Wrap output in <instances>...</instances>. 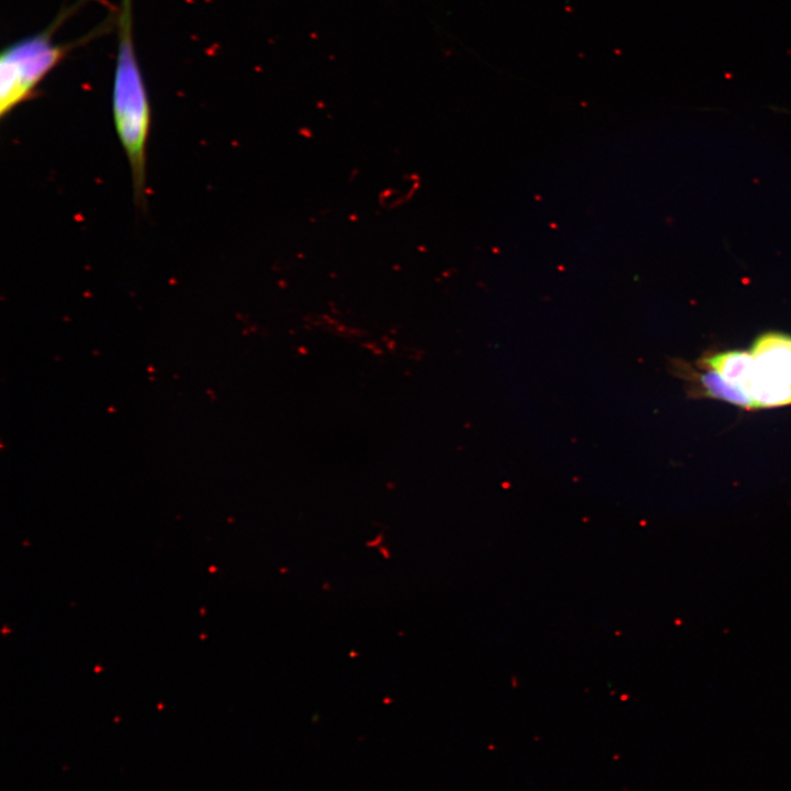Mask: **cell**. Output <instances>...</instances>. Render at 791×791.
Returning a JSON list of instances; mask_svg holds the SVG:
<instances>
[{
    "label": "cell",
    "mask_w": 791,
    "mask_h": 791,
    "mask_svg": "<svg viewBox=\"0 0 791 791\" xmlns=\"http://www.w3.org/2000/svg\"><path fill=\"white\" fill-rule=\"evenodd\" d=\"M700 383L705 393L712 398L744 408H753L750 399L742 390L727 382L712 369L706 368V371L700 375Z\"/></svg>",
    "instance_id": "obj_4"
},
{
    "label": "cell",
    "mask_w": 791,
    "mask_h": 791,
    "mask_svg": "<svg viewBox=\"0 0 791 791\" xmlns=\"http://www.w3.org/2000/svg\"><path fill=\"white\" fill-rule=\"evenodd\" d=\"M66 8L45 30L8 45L0 56V118L4 119L18 105L35 97L41 81L65 56L80 43H87L102 34L108 23L71 43L53 41L55 31L78 8Z\"/></svg>",
    "instance_id": "obj_2"
},
{
    "label": "cell",
    "mask_w": 791,
    "mask_h": 791,
    "mask_svg": "<svg viewBox=\"0 0 791 791\" xmlns=\"http://www.w3.org/2000/svg\"><path fill=\"white\" fill-rule=\"evenodd\" d=\"M118 51L112 110L115 131L127 157L135 203L146 205V149L151 104L133 36V0H122L116 15Z\"/></svg>",
    "instance_id": "obj_1"
},
{
    "label": "cell",
    "mask_w": 791,
    "mask_h": 791,
    "mask_svg": "<svg viewBox=\"0 0 791 791\" xmlns=\"http://www.w3.org/2000/svg\"><path fill=\"white\" fill-rule=\"evenodd\" d=\"M751 365L742 391L753 408L791 404V336L766 333L750 349Z\"/></svg>",
    "instance_id": "obj_3"
}]
</instances>
